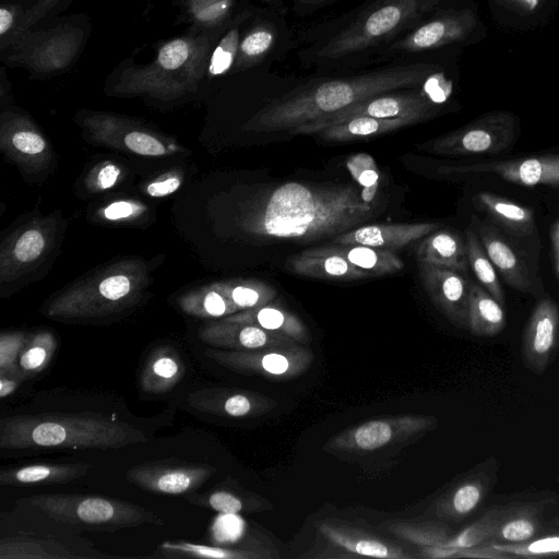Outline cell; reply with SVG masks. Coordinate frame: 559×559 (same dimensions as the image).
Here are the masks:
<instances>
[{
	"instance_id": "obj_1",
	"label": "cell",
	"mask_w": 559,
	"mask_h": 559,
	"mask_svg": "<svg viewBox=\"0 0 559 559\" xmlns=\"http://www.w3.org/2000/svg\"><path fill=\"white\" fill-rule=\"evenodd\" d=\"M372 214L355 185L287 182L264 197L250 227L262 236L309 242L356 228Z\"/></svg>"
},
{
	"instance_id": "obj_2",
	"label": "cell",
	"mask_w": 559,
	"mask_h": 559,
	"mask_svg": "<svg viewBox=\"0 0 559 559\" xmlns=\"http://www.w3.org/2000/svg\"><path fill=\"white\" fill-rule=\"evenodd\" d=\"M439 70L429 62H412L350 76L309 81L271 100L252 120L251 127L260 132H289L369 97L423 86Z\"/></svg>"
},
{
	"instance_id": "obj_3",
	"label": "cell",
	"mask_w": 559,
	"mask_h": 559,
	"mask_svg": "<svg viewBox=\"0 0 559 559\" xmlns=\"http://www.w3.org/2000/svg\"><path fill=\"white\" fill-rule=\"evenodd\" d=\"M441 0H372L300 51V60L319 70L364 67L384 46L438 12Z\"/></svg>"
},
{
	"instance_id": "obj_4",
	"label": "cell",
	"mask_w": 559,
	"mask_h": 559,
	"mask_svg": "<svg viewBox=\"0 0 559 559\" xmlns=\"http://www.w3.org/2000/svg\"><path fill=\"white\" fill-rule=\"evenodd\" d=\"M147 437L127 423L100 414H20L0 420V448L119 449Z\"/></svg>"
},
{
	"instance_id": "obj_5",
	"label": "cell",
	"mask_w": 559,
	"mask_h": 559,
	"mask_svg": "<svg viewBox=\"0 0 559 559\" xmlns=\"http://www.w3.org/2000/svg\"><path fill=\"white\" fill-rule=\"evenodd\" d=\"M28 502L50 519L81 528L114 532L143 524L163 525L152 511L129 501L98 495L39 493Z\"/></svg>"
},
{
	"instance_id": "obj_6",
	"label": "cell",
	"mask_w": 559,
	"mask_h": 559,
	"mask_svg": "<svg viewBox=\"0 0 559 559\" xmlns=\"http://www.w3.org/2000/svg\"><path fill=\"white\" fill-rule=\"evenodd\" d=\"M519 119L510 112H493L421 145L444 156L495 155L510 150L519 135Z\"/></svg>"
},
{
	"instance_id": "obj_7",
	"label": "cell",
	"mask_w": 559,
	"mask_h": 559,
	"mask_svg": "<svg viewBox=\"0 0 559 559\" xmlns=\"http://www.w3.org/2000/svg\"><path fill=\"white\" fill-rule=\"evenodd\" d=\"M405 88L382 93L364 99L346 109L322 119L304 123L288 133L292 135H316L319 131L357 116L376 118H407L416 122L430 119L439 108L421 90Z\"/></svg>"
},
{
	"instance_id": "obj_8",
	"label": "cell",
	"mask_w": 559,
	"mask_h": 559,
	"mask_svg": "<svg viewBox=\"0 0 559 559\" xmlns=\"http://www.w3.org/2000/svg\"><path fill=\"white\" fill-rule=\"evenodd\" d=\"M472 27L466 12L437 13L381 48L371 62L390 61L462 40Z\"/></svg>"
},
{
	"instance_id": "obj_9",
	"label": "cell",
	"mask_w": 559,
	"mask_h": 559,
	"mask_svg": "<svg viewBox=\"0 0 559 559\" xmlns=\"http://www.w3.org/2000/svg\"><path fill=\"white\" fill-rule=\"evenodd\" d=\"M215 472L211 465L170 459L138 464L127 471L126 478L146 491L183 495L195 491Z\"/></svg>"
},
{
	"instance_id": "obj_10",
	"label": "cell",
	"mask_w": 559,
	"mask_h": 559,
	"mask_svg": "<svg viewBox=\"0 0 559 559\" xmlns=\"http://www.w3.org/2000/svg\"><path fill=\"white\" fill-rule=\"evenodd\" d=\"M440 171L445 175L493 174L521 186L559 188V154L443 166Z\"/></svg>"
},
{
	"instance_id": "obj_11",
	"label": "cell",
	"mask_w": 559,
	"mask_h": 559,
	"mask_svg": "<svg viewBox=\"0 0 559 559\" xmlns=\"http://www.w3.org/2000/svg\"><path fill=\"white\" fill-rule=\"evenodd\" d=\"M417 262L419 280L431 300L453 323L468 329L472 282L456 271Z\"/></svg>"
},
{
	"instance_id": "obj_12",
	"label": "cell",
	"mask_w": 559,
	"mask_h": 559,
	"mask_svg": "<svg viewBox=\"0 0 559 559\" xmlns=\"http://www.w3.org/2000/svg\"><path fill=\"white\" fill-rule=\"evenodd\" d=\"M559 344V308L550 298L534 307L522 338V356L533 371L543 372Z\"/></svg>"
},
{
	"instance_id": "obj_13",
	"label": "cell",
	"mask_w": 559,
	"mask_h": 559,
	"mask_svg": "<svg viewBox=\"0 0 559 559\" xmlns=\"http://www.w3.org/2000/svg\"><path fill=\"white\" fill-rule=\"evenodd\" d=\"M437 223L372 224L358 226L333 238V243L364 245L388 251L401 249L435 231Z\"/></svg>"
},
{
	"instance_id": "obj_14",
	"label": "cell",
	"mask_w": 559,
	"mask_h": 559,
	"mask_svg": "<svg viewBox=\"0 0 559 559\" xmlns=\"http://www.w3.org/2000/svg\"><path fill=\"white\" fill-rule=\"evenodd\" d=\"M478 236L492 264L507 284L521 293L531 292L530 271L511 242L491 224H481Z\"/></svg>"
},
{
	"instance_id": "obj_15",
	"label": "cell",
	"mask_w": 559,
	"mask_h": 559,
	"mask_svg": "<svg viewBox=\"0 0 559 559\" xmlns=\"http://www.w3.org/2000/svg\"><path fill=\"white\" fill-rule=\"evenodd\" d=\"M474 206L510 236L524 239L536 235L534 211L506 197L481 191L473 197Z\"/></svg>"
},
{
	"instance_id": "obj_16",
	"label": "cell",
	"mask_w": 559,
	"mask_h": 559,
	"mask_svg": "<svg viewBox=\"0 0 559 559\" xmlns=\"http://www.w3.org/2000/svg\"><path fill=\"white\" fill-rule=\"evenodd\" d=\"M201 338L218 347L254 350L270 345H289L292 338L252 324L227 322L211 324L200 332Z\"/></svg>"
},
{
	"instance_id": "obj_17",
	"label": "cell",
	"mask_w": 559,
	"mask_h": 559,
	"mask_svg": "<svg viewBox=\"0 0 559 559\" xmlns=\"http://www.w3.org/2000/svg\"><path fill=\"white\" fill-rule=\"evenodd\" d=\"M307 255H338L371 276L393 274L404 267L394 252L364 245H324L301 251Z\"/></svg>"
},
{
	"instance_id": "obj_18",
	"label": "cell",
	"mask_w": 559,
	"mask_h": 559,
	"mask_svg": "<svg viewBox=\"0 0 559 559\" xmlns=\"http://www.w3.org/2000/svg\"><path fill=\"white\" fill-rule=\"evenodd\" d=\"M87 463H35L0 471L1 486L64 484L85 476Z\"/></svg>"
},
{
	"instance_id": "obj_19",
	"label": "cell",
	"mask_w": 559,
	"mask_h": 559,
	"mask_svg": "<svg viewBox=\"0 0 559 559\" xmlns=\"http://www.w3.org/2000/svg\"><path fill=\"white\" fill-rule=\"evenodd\" d=\"M416 255L417 261L456 272H465L469 266L466 239L455 230L430 233L418 245Z\"/></svg>"
},
{
	"instance_id": "obj_20",
	"label": "cell",
	"mask_w": 559,
	"mask_h": 559,
	"mask_svg": "<svg viewBox=\"0 0 559 559\" xmlns=\"http://www.w3.org/2000/svg\"><path fill=\"white\" fill-rule=\"evenodd\" d=\"M185 372L180 355L173 348L159 347L147 356L140 376V386L150 394H164L177 385Z\"/></svg>"
},
{
	"instance_id": "obj_21",
	"label": "cell",
	"mask_w": 559,
	"mask_h": 559,
	"mask_svg": "<svg viewBox=\"0 0 559 559\" xmlns=\"http://www.w3.org/2000/svg\"><path fill=\"white\" fill-rule=\"evenodd\" d=\"M286 269L292 273L320 280L354 281L371 274L338 255H307L302 252L289 257Z\"/></svg>"
},
{
	"instance_id": "obj_22",
	"label": "cell",
	"mask_w": 559,
	"mask_h": 559,
	"mask_svg": "<svg viewBox=\"0 0 559 559\" xmlns=\"http://www.w3.org/2000/svg\"><path fill=\"white\" fill-rule=\"evenodd\" d=\"M416 123L407 118L357 116L319 131L316 135L332 142H346L381 135Z\"/></svg>"
},
{
	"instance_id": "obj_23",
	"label": "cell",
	"mask_w": 559,
	"mask_h": 559,
	"mask_svg": "<svg viewBox=\"0 0 559 559\" xmlns=\"http://www.w3.org/2000/svg\"><path fill=\"white\" fill-rule=\"evenodd\" d=\"M544 502H528L507 506V511L498 525L491 543H523L532 539L540 527V513Z\"/></svg>"
},
{
	"instance_id": "obj_24",
	"label": "cell",
	"mask_w": 559,
	"mask_h": 559,
	"mask_svg": "<svg viewBox=\"0 0 559 559\" xmlns=\"http://www.w3.org/2000/svg\"><path fill=\"white\" fill-rule=\"evenodd\" d=\"M506 325L502 306L480 285L471 283L468 329L477 336H493Z\"/></svg>"
},
{
	"instance_id": "obj_25",
	"label": "cell",
	"mask_w": 559,
	"mask_h": 559,
	"mask_svg": "<svg viewBox=\"0 0 559 559\" xmlns=\"http://www.w3.org/2000/svg\"><path fill=\"white\" fill-rule=\"evenodd\" d=\"M188 404L202 413L241 417L252 411V399L242 392L206 388L191 392Z\"/></svg>"
},
{
	"instance_id": "obj_26",
	"label": "cell",
	"mask_w": 559,
	"mask_h": 559,
	"mask_svg": "<svg viewBox=\"0 0 559 559\" xmlns=\"http://www.w3.org/2000/svg\"><path fill=\"white\" fill-rule=\"evenodd\" d=\"M225 321L252 324L295 340L306 336V328L295 314L267 305L249 309L243 313L227 318Z\"/></svg>"
},
{
	"instance_id": "obj_27",
	"label": "cell",
	"mask_w": 559,
	"mask_h": 559,
	"mask_svg": "<svg viewBox=\"0 0 559 559\" xmlns=\"http://www.w3.org/2000/svg\"><path fill=\"white\" fill-rule=\"evenodd\" d=\"M84 556L71 552L63 544L51 539L10 537L0 542V559H71Z\"/></svg>"
},
{
	"instance_id": "obj_28",
	"label": "cell",
	"mask_w": 559,
	"mask_h": 559,
	"mask_svg": "<svg viewBox=\"0 0 559 559\" xmlns=\"http://www.w3.org/2000/svg\"><path fill=\"white\" fill-rule=\"evenodd\" d=\"M468 264L478 283L501 305H504L503 290L496 267L481 245L478 234L469 226L465 230Z\"/></svg>"
},
{
	"instance_id": "obj_29",
	"label": "cell",
	"mask_w": 559,
	"mask_h": 559,
	"mask_svg": "<svg viewBox=\"0 0 559 559\" xmlns=\"http://www.w3.org/2000/svg\"><path fill=\"white\" fill-rule=\"evenodd\" d=\"M506 511L507 506L490 509L483 518L439 546L464 549L490 540Z\"/></svg>"
},
{
	"instance_id": "obj_30",
	"label": "cell",
	"mask_w": 559,
	"mask_h": 559,
	"mask_svg": "<svg viewBox=\"0 0 559 559\" xmlns=\"http://www.w3.org/2000/svg\"><path fill=\"white\" fill-rule=\"evenodd\" d=\"M158 554L168 558L239 559L255 557L253 554L243 550L207 546L187 540H166L159 546Z\"/></svg>"
},
{
	"instance_id": "obj_31",
	"label": "cell",
	"mask_w": 559,
	"mask_h": 559,
	"mask_svg": "<svg viewBox=\"0 0 559 559\" xmlns=\"http://www.w3.org/2000/svg\"><path fill=\"white\" fill-rule=\"evenodd\" d=\"M56 345L55 337L47 332L25 342L19 356V368L23 376L26 378L43 371L50 362Z\"/></svg>"
},
{
	"instance_id": "obj_32",
	"label": "cell",
	"mask_w": 559,
	"mask_h": 559,
	"mask_svg": "<svg viewBox=\"0 0 559 559\" xmlns=\"http://www.w3.org/2000/svg\"><path fill=\"white\" fill-rule=\"evenodd\" d=\"M346 167L360 188V197L366 203H372L379 188V171L374 159L367 153L352 155Z\"/></svg>"
},
{
	"instance_id": "obj_33",
	"label": "cell",
	"mask_w": 559,
	"mask_h": 559,
	"mask_svg": "<svg viewBox=\"0 0 559 559\" xmlns=\"http://www.w3.org/2000/svg\"><path fill=\"white\" fill-rule=\"evenodd\" d=\"M278 38L277 25L271 22H261L239 44L240 52L249 62H254L266 56L274 48Z\"/></svg>"
},
{
	"instance_id": "obj_34",
	"label": "cell",
	"mask_w": 559,
	"mask_h": 559,
	"mask_svg": "<svg viewBox=\"0 0 559 559\" xmlns=\"http://www.w3.org/2000/svg\"><path fill=\"white\" fill-rule=\"evenodd\" d=\"M322 532L338 546L361 556L377 558L404 557L403 555L392 550L390 547L376 539L353 537L329 526H323Z\"/></svg>"
},
{
	"instance_id": "obj_35",
	"label": "cell",
	"mask_w": 559,
	"mask_h": 559,
	"mask_svg": "<svg viewBox=\"0 0 559 559\" xmlns=\"http://www.w3.org/2000/svg\"><path fill=\"white\" fill-rule=\"evenodd\" d=\"M486 492L487 480H468L454 490L448 502L447 512L452 516H465L478 507Z\"/></svg>"
},
{
	"instance_id": "obj_36",
	"label": "cell",
	"mask_w": 559,
	"mask_h": 559,
	"mask_svg": "<svg viewBox=\"0 0 559 559\" xmlns=\"http://www.w3.org/2000/svg\"><path fill=\"white\" fill-rule=\"evenodd\" d=\"M228 295L238 309H252L271 302L276 290L266 283L251 281L235 285L228 290Z\"/></svg>"
},
{
	"instance_id": "obj_37",
	"label": "cell",
	"mask_w": 559,
	"mask_h": 559,
	"mask_svg": "<svg viewBox=\"0 0 559 559\" xmlns=\"http://www.w3.org/2000/svg\"><path fill=\"white\" fill-rule=\"evenodd\" d=\"M490 542V540H489ZM495 548L515 557H549L559 555V534L523 543H491Z\"/></svg>"
},
{
	"instance_id": "obj_38",
	"label": "cell",
	"mask_w": 559,
	"mask_h": 559,
	"mask_svg": "<svg viewBox=\"0 0 559 559\" xmlns=\"http://www.w3.org/2000/svg\"><path fill=\"white\" fill-rule=\"evenodd\" d=\"M393 428L385 420H370L357 427L352 433L353 447L361 450H376L386 444L393 437Z\"/></svg>"
},
{
	"instance_id": "obj_39",
	"label": "cell",
	"mask_w": 559,
	"mask_h": 559,
	"mask_svg": "<svg viewBox=\"0 0 559 559\" xmlns=\"http://www.w3.org/2000/svg\"><path fill=\"white\" fill-rule=\"evenodd\" d=\"M21 333H2L0 337V373L21 372L19 356L25 344Z\"/></svg>"
},
{
	"instance_id": "obj_40",
	"label": "cell",
	"mask_w": 559,
	"mask_h": 559,
	"mask_svg": "<svg viewBox=\"0 0 559 559\" xmlns=\"http://www.w3.org/2000/svg\"><path fill=\"white\" fill-rule=\"evenodd\" d=\"M238 31L233 29L216 47L209 67L213 75L222 74L228 70L237 51Z\"/></svg>"
},
{
	"instance_id": "obj_41",
	"label": "cell",
	"mask_w": 559,
	"mask_h": 559,
	"mask_svg": "<svg viewBox=\"0 0 559 559\" xmlns=\"http://www.w3.org/2000/svg\"><path fill=\"white\" fill-rule=\"evenodd\" d=\"M45 247L43 235L31 229L21 235L15 243L14 253L22 262H29L39 257Z\"/></svg>"
},
{
	"instance_id": "obj_42",
	"label": "cell",
	"mask_w": 559,
	"mask_h": 559,
	"mask_svg": "<svg viewBox=\"0 0 559 559\" xmlns=\"http://www.w3.org/2000/svg\"><path fill=\"white\" fill-rule=\"evenodd\" d=\"M123 141L130 151L141 155L158 156L166 153L165 146L146 133L131 132L124 136Z\"/></svg>"
},
{
	"instance_id": "obj_43",
	"label": "cell",
	"mask_w": 559,
	"mask_h": 559,
	"mask_svg": "<svg viewBox=\"0 0 559 559\" xmlns=\"http://www.w3.org/2000/svg\"><path fill=\"white\" fill-rule=\"evenodd\" d=\"M188 55V45L181 39H176L166 44L160 49L158 55V62L163 68L174 70L185 63Z\"/></svg>"
},
{
	"instance_id": "obj_44",
	"label": "cell",
	"mask_w": 559,
	"mask_h": 559,
	"mask_svg": "<svg viewBox=\"0 0 559 559\" xmlns=\"http://www.w3.org/2000/svg\"><path fill=\"white\" fill-rule=\"evenodd\" d=\"M271 4L286 7L298 16H307L337 0H269Z\"/></svg>"
},
{
	"instance_id": "obj_45",
	"label": "cell",
	"mask_w": 559,
	"mask_h": 559,
	"mask_svg": "<svg viewBox=\"0 0 559 559\" xmlns=\"http://www.w3.org/2000/svg\"><path fill=\"white\" fill-rule=\"evenodd\" d=\"M98 290L104 298L116 301L129 294L130 281L124 275L109 276L99 284Z\"/></svg>"
},
{
	"instance_id": "obj_46",
	"label": "cell",
	"mask_w": 559,
	"mask_h": 559,
	"mask_svg": "<svg viewBox=\"0 0 559 559\" xmlns=\"http://www.w3.org/2000/svg\"><path fill=\"white\" fill-rule=\"evenodd\" d=\"M513 557L515 556L498 550L491 542L487 540L469 548L460 549L455 558L508 559Z\"/></svg>"
},
{
	"instance_id": "obj_47",
	"label": "cell",
	"mask_w": 559,
	"mask_h": 559,
	"mask_svg": "<svg viewBox=\"0 0 559 559\" xmlns=\"http://www.w3.org/2000/svg\"><path fill=\"white\" fill-rule=\"evenodd\" d=\"M237 309L233 301L216 292L207 293L202 301V311L211 317H221Z\"/></svg>"
},
{
	"instance_id": "obj_48",
	"label": "cell",
	"mask_w": 559,
	"mask_h": 559,
	"mask_svg": "<svg viewBox=\"0 0 559 559\" xmlns=\"http://www.w3.org/2000/svg\"><path fill=\"white\" fill-rule=\"evenodd\" d=\"M12 143L16 150L26 154H37L45 148L40 135L31 131H21L13 135Z\"/></svg>"
},
{
	"instance_id": "obj_49",
	"label": "cell",
	"mask_w": 559,
	"mask_h": 559,
	"mask_svg": "<svg viewBox=\"0 0 559 559\" xmlns=\"http://www.w3.org/2000/svg\"><path fill=\"white\" fill-rule=\"evenodd\" d=\"M180 186V180L176 177H170L160 181H155L148 185L146 191L152 197H164L175 192Z\"/></svg>"
},
{
	"instance_id": "obj_50",
	"label": "cell",
	"mask_w": 559,
	"mask_h": 559,
	"mask_svg": "<svg viewBox=\"0 0 559 559\" xmlns=\"http://www.w3.org/2000/svg\"><path fill=\"white\" fill-rule=\"evenodd\" d=\"M24 378L22 372L0 373V397L4 399L14 393Z\"/></svg>"
},
{
	"instance_id": "obj_51",
	"label": "cell",
	"mask_w": 559,
	"mask_h": 559,
	"mask_svg": "<svg viewBox=\"0 0 559 559\" xmlns=\"http://www.w3.org/2000/svg\"><path fill=\"white\" fill-rule=\"evenodd\" d=\"M132 212L133 207L130 203L118 201L108 205L104 211V215L106 218L114 221L128 217Z\"/></svg>"
},
{
	"instance_id": "obj_52",
	"label": "cell",
	"mask_w": 559,
	"mask_h": 559,
	"mask_svg": "<svg viewBox=\"0 0 559 559\" xmlns=\"http://www.w3.org/2000/svg\"><path fill=\"white\" fill-rule=\"evenodd\" d=\"M120 170L115 165H106L98 174V186L103 189L110 188L117 181Z\"/></svg>"
},
{
	"instance_id": "obj_53",
	"label": "cell",
	"mask_w": 559,
	"mask_h": 559,
	"mask_svg": "<svg viewBox=\"0 0 559 559\" xmlns=\"http://www.w3.org/2000/svg\"><path fill=\"white\" fill-rule=\"evenodd\" d=\"M549 236L552 246V253L556 266L557 278L559 283V218H557L549 228Z\"/></svg>"
},
{
	"instance_id": "obj_54",
	"label": "cell",
	"mask_w": 559,
	"mask_h": 559,
	"mask_svg": "<svg viewBox=\"0 0 559 559\" xmlns=\"http://www.w3.org/2000/svg\"><path fill=\"white\" fill-rule=\"evenodd\" d=\"M12 24V15L11 13L1 8L0 9V34L3 35Z\"/></svg>"
},
{
	"instance_id": "obj_55",
	"label": "cell",
	"mask_w": 559,
	"mask_h": 559,
	"mask_svg": "<svg viewBox=\"0 0 559 559\" xmlns=\"http://www.w3.org/2000/svg\"><path fill=\"white\" fill-rule=\"evenodd\" d=\"M520 5L527 10H534L538 7L539 0H515Z\"/></svg>"
}]
</instances>
